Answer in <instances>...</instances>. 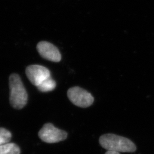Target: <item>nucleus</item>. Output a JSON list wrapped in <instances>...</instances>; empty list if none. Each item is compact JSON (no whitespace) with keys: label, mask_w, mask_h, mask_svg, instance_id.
Returning a JSON list of instances; mask_svg holds the SVG:
<instances>
[{"label":"nucleus","mask_w":154,"mask_h":154,"mask_svg":"<svg viewBox=\"0 0 154 154\" xmlns=\"http://www.w3.org/2000/svg\"><path fill=\"white\" fill-rule=\"evenodd\" d=\"M100 145L108 151L133 153L136 150L135 144L130 140L113 134H106L100 137Z\"/></svg>","instance_id":"1"},{"label":"nucleus","mask_w":154,"mask_h":154,"mask_svg":"<svg viewBox=\"0 0 154 154\" xmlns=\"http://www.w3.org/2000/svg\"><path fill=\"white\" fill-rule=\"evenodd\" d=\"M9 87L11 105L16 109L23 108L28 102V94L18 74H13L10 76Z\"/></svg>","instance_id":"2"},{"label":"nucleus","mask_w":154,"mask_h":154,"mask_svg":"<svg viewBox=\"0 0 154 154\" xmlns=\"http://www.w3.org/2000/svg\"><path fill=\"white\" fill-rule=\"evenodd\" d=\"M67 96L75 105L84 108L90 106L94 101L91 94L79 87L70 88L67 92Z\"/></svg>","instance_id":"3"},{"label":"nucleus","mask_w":154,"mask_h":154,"mask_svg":"<svg viewBox=\"0 0 154 154\" xmlns=\"http://www.w3.org/2000/svg\"><path fill=\"white\" fill-rule=\"evenodd\" d=\"M38 137L47 143H56L64 141L68 136L67 132L57 128L51 123H47L38 132Z\"/></svg>","instance_id":"4"},{"label":"nucleus","mask_w":154,"mask_h":154,"mask_svg":"<svg viewBox=\"0 0 154 154\" xmlns=\"http://www.w3.org/2000/svg\"><path fill=\"white\" fill-rule=\"evenodd\" d=\"M26 74L31 83L36 87L51 77L50 71L46 67L38 65H32L27 67Z\"/></svg>","instance_id":"5"},{"label":"nucleus","mask_w":154,"mask_h":154,"mask_svg":"<svg viewBox=\"0 0 154 154\" xmlns=\"http://www.w3.org/2000/svg\"><path fill=\"white\" fill-rule=\"evenodd\" d=\"M37 49L41 56L45 59L53 62H59L61 55L58 48L53 44L47 41L40 42L38 44Z\"/></svg>","instance_id":"6"},{"label":"nucleus","mask_w":154,"mask_h":154,"mask_svg":"<svg viewBox=\"0 0 154 154\" xmlns=\"http://www.w3.org/2000/svg\"><path fill=\"white\" fill-rule=\"evenodd\" d=\"M56 87V82L51 77H50L42 82L37 87L41 92H47L54 90Z\"/></svg>","instance_id":"7"},{"label":"nucleus","mask_w":154,"mask_h":154,"mask_svg":"<svg viewBox=\"0 0 154 154\" xmlns=\"http://www.w3.org/2000/svg\"><path fill=\"white\" fill-rule=\"evenodd\" d=\"M19 147L14 143H8L0 145V154H20Z\"/></svg>","instance_id":"8"},{"label":"nucleus","mask_w":154,"mask_h":154,"mask_svg":"<svg viewBox=\"0 0 154 154\" xmlns=\"http://www.w3.org/2000/svg\"><path fill=\"white\" fill-rule=\"evenodd\" d=\"M12 135L7 129L0 128V145L8 143L10 141Z\"/></svg>","instance_id":"9"},{"label":"nucleus","mask_w":154,"mask_h":154,"mask_svg":"<svg viewBox=\"0 0 154 154\" xmlns=\"http://www.w3.org/2000/svg\"><path fill=\"white\" fill-rule=\"evenodd\" d=\"M105 154H120L119 152H117L112 151H108L105 153Z\"/></svg>","instance_id":"10"}]
</instances>
